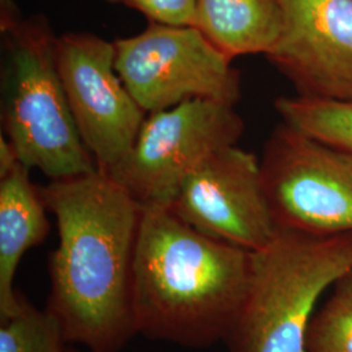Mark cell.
I'll return each mask as SVG.
<instances>
[{
	"label": "cell",
	"mask_w": 352,
	"mask_h": 352,
	"mask_svg": "<svg viewBox=\"0 0 352 352\" xmlns=\"http://www.w3.org/2000/svg\"><path fill=\"white\" fill-rule=\"evenodd\" d=\"M113 43L115 69L146 113L190 100L239 102L240 72L232 59L193 25L149 23Z\"/></svg>",
	"instance_id": "5"
},
{
	"label": "cell",
	"mask_w": 352,
	"mask_h": 352,
	"mask_svg": "<svg viewBox=\"0 0 352 352\" xmlns=\"http://www.w3.org/2000/svg\"><path fill=\"white\" fill-rule=\"evenodd\" d=\"M280 36L265 58L298 96L352 100V0H278Z\"/></svg>",
	"instance_id": "10"
},
{
	"label": "cell",
	"mask_w": 352,
	"mask_h": 352,
	"mask_svg": "<svg viewBox=\"0 0 352 352\" xmlns=\"http://www.w3.org/2000/svg\"><path fill=\"white\" fill-rule=\"evenodd\" d=\"M69 352H80V351H77V350H72V349H69Z\"/></svg>",
	"instance_id": "18"
},
{
	"label": "cell",
	"mask_w": 352,
	"mask_h": 352,
	"mask_svg": "<svg viewBox=\"0 0 352 352\" xmlns=\"http://www.w3.org/2000/svg\"><path fill=\"white\" fill-rule=\"evenodd\" d=\"M56 221L45 309L68 344L120 352L138 336L133 258L142 205L100 170L39 187Z\"/></svg>",
	"instance_id": "1"
},
{
	"label": "cell",
	"mask_w": 352,
	"mask_h": 352,
	"mask_svg": "<svg viewBox=\"0 0 352 352\" xmlns=\"http://www.w3.org/2000/svg\"><path fill=\"white\" fill-rule=\"evenodd\" d=\"M250 269L251 252L202 234L166 204L144 205L132 279L138 334L187 349L225 342Z\"/></svg>",
	"instance_id": "2"
},
{
	"label": "cell",
	"mask_w": 352,
	"mask_h": 352,
	"mask_svg": "<svg viewBox=\"0 0 352 352\" xmlns=\"http://www.w3.org/2000/svg\"><path fill=\"white\" fill-rule=\"evenodd\" d=\"M276 110L282 122L336 149L352 154V100L279 97Z\"/></svg>",
	"instance_id": "13"
},
{
	"label": "cell",
	"mask_w": 352,
	"mask_h": 352,
	"mask_svg": "<svg viewBox=\"0 0 352 352\" xmlns=\"http://www.w3.org/2000/svg\"><path fill=\"white\" fill-rule=\"evenodd\" d=\"M142 13L149 23L192 25L196 0H107Z\"/></svg>",
	"instance_id": "16"
},
{
	"label": "cell",
	"mask_w": 352,
	"mask_h": 352,
	"mask_svg": "<svg viewBox=\"0 0 352 352\" xmlns=\"http://www.w3.org/2000/svg\"><path fill=\"white\" fill-rule=\"evenodd\" d=\"M29 170L17 162L0 176V322L21 311L24 296L14 285L19 265L50 232L47 208Z\"/></svg>",
	"instance_id": "11"
},
{
	"label": "cell",
	"mask_w": 352,
	"mask_h": 352,
	"mask_svg": "<svg viewBox=\"0 0 352 352\" xmlns=\"http://www.w3.org/2000/svg\"><path fill=\"white\" fill-rule=\"evenodd\" d=\"M192 25L232 60L269 55L282 28L278 0H196Z\"/></svg>",
	"instance_id": "12"
},
{
	"label": "cell",
	"mask_w": 352,
	"mask_h": 352,
	"mask_svg": "<svg viewBox=\"0 0 352 352\" xmlns=\"http://www.w3.org/2000/svg\"><path fill=\"white\" fill-rule=\"evenodd\" d=\"M6 51L1 133L19 161L50 180L98 170L81 139L56 64V37L43 16L24 19L13 0H1Z\"/></svg>",
	"instance_id": "3"
},
{
	"label": "cell",
	"mask_w": 352,
	"mask_h": 352,
	"mask_svg": "<svg viewBox=\"0 0 352 352\" xmlns=\"http://www.w3.org/2000/svg\"><path fill=\"white\" fill-rule=\"evenodd\" d=\"M307 352H352V272L340 278L317 308L307 334Z\"/></svg>",
	"instance_id": "14"
},
{
	"label": "cell",
	"mask_w": 352,
	"mask_h": 352,
	"mask_svg": "<svg viewBox=\"0 0 352 352\" xmlns=\"http://www.w3.org/2000/svg\"><path fill=\"white\" fill-rule=\"evenodd\" d=\"M352 272V232L320 235L278 228L251 252L239 315L225 343L230 352H307L321 296Z\"/></svg>",
	"instance_id": "4"
},
{
	"label": "cell",
	"mask_w": 352,
	"mask_h": 352,
	"mask_svg": "<svg viewBox=\"0 0 352 352\" xmlns=\"http://www.w3.org/2000/svg\"><path fill=\"white\" fill-rule=\"evenodd\" d=\"M260 162L278 228L352 232V154L282 122L266 140Z\"/></svg>",
	"instance_id": "7"
},
{
	"label": "cell",
	"mask_w": 352,
	"mask_h": 352,
	"mask_svg": "<svg viewBox=\"0 0 352 352\" xmlns=\"http://www.w3.org/2000/svg\"><path fill=\"white\" fill-rule=\"evenodd\" d=\"M56 320L24 298L17 315L0 322V352H69Z\"/></svg>",
	"instance_id": "15"
},
{
	"label": "cell",
	"mask_w": 352,
	"mask_h": 352,
	"mask_svg": "<svg viewBox=\"0 0 352 352\" xmlns=\"http://www.w3.org/2000/svg\"><path fill=\"white\" fill-rule=\"evenodd\" d=\"M56 64L78 133L98 170L119 164L146 119L115 69V43L91 33L56 37Z\"/></svg>",
	"instance_id": "8"
},
{
	"label": "cell",
	"mask_w": 352,
	"mask_h": 352,
	"mask_svg": "<svg viewBox=\"0 0 352 352\" xmlns=\"http://www.w3.org/2000/svg\"><path fill=\"white\" fill-rule=\"evenodd\" d=\"M20 162L12 144L3 133L0 135V176L6 175L14 164Z\"/></svg>",
	"instance_id": "17"
},
{
	"label": "cell",
	"mask_w": 352,
	"mask_h": 352,
	"mask_svg": "<svg viewBox=\"0 0 352 352\" xmlns=\"http://www.w3.org/2000/svg\"><path fill=\"white\" fill-rule=\"evenodd\" d=\"M168 206L202 234L250 252L265 247L278 230L261 162L236 145L214 153L193 170Z\"/></svg>",
	"instance_id": "9"
},
{
	"label": "cell",
	"mask_w": 352,
	"mask_h": 352,
	"mask_svg": "<svg viewBox=\"0 0 352 352\" xmlns=\"http://www.w3.org/2000/svg\"><path fill=\"white\" fill-rule=\"evenodd\" d=\"M244 120L235 106L190 100L149 113L126 157L107 174L144 205H168L187 176L236 145Z\"/></svg>",
	"instance_id": "6"
}]
</instances>
